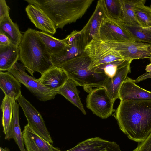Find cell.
I'll list each match as a JSON object with an SVG mask.
<instances>
[{
  "instance_id": "cell-28",
  "label": "cell",
  "mask_w": 151,
  "mask_h": 151,
  "mask_svg": "<svg viewBox=\"0 0 151 151\" xmlns=\"http://www.w3.org/2000/svg\"><path fill=\"white\" fill-rule=\"evenodd\" d=\"M132 61L131 60L114 61L100 65L94 69L97 72L104 73L109 78H112L119 69L130 64Z\"/></svg>"
},
{
  "instance_id": "cell-35",
  "label": "cell",
  "mask_w": 151,
  "mask_h": 151,
  "mask_svg": "<svg viewBox=\"0 0 151 151\" xmlns=\"http://www.w3.org/2000/svg\"><path fill=\"white\" fill-rule=\"evenodd\" d=\"M145 70L147 72H151V63L146 66Z\"/></svg>"
},
{
  "instance_id": "cell-10",
  "label": "cell",
  "mask_w": 151,
  "mask_h": 151,
  "mask_svg": "<svg viewBox=\"0 0 151 151\" xmlns=\"http://www.w3.org/2000/svg\"><path fill=\"white\" fill-rule=\"evenodd\" d=\"M65 39L70 47L60 54L51 55L54 66L60 67L65 62L84 53L86 45L81 31H73Z\"/></svg>"
},
{
  "instance_id": "cell-1",
  "label": "cell",
  "mask_w": 151,
  "mask_h": 151,
  "mask_svg": "<svg viewBox=\"0 0 151 151\" xmlns=\"http://www.w3.org/2000/svg\"><path fill=\"white\" fill-rule=\"evenodd\" d=\"M115 118L120 129L129 139L143 142L151 133V100L120 101Z\"/></svg>"
},
{
  "instance_id": "cell-32",
  "label": "cell",
  "mask_w": 151,
  "mask_h": 151,
  "mask_svg": "<svg viewBox=\"0 0 151 151\" xmlns=\"http://www.w3.org/2000/svg\"><path fill=\"white\" fill-rule=\"evenodd\" d=\"M10 8L5 0H0V22L9 16Z\"/></svg>"
},
{
  "instance_id": "cell-18",
  "label": "cell",
  "mask_w": 151,
  "mask_h": 151,
  "mask_svg": "<svg viewBox=\"0 0 151 151\" xmlns=\"http://www.w3.org/2000/svg\"><path fill=\"white\" fill-rule=\"evenodd\" d=\"M130 64L119 69L115 75L109 78L104 83L103 87L106 90L109 96L114 102L119 97L121 87L128 73L131 72Z\"/></svg>"
},
{
  "instance_id": "cell-20",
  "label": "cell",
  "mask_w": 151,
  "mask_h": 151,
  "mask_svg": "<svg viewBox=\"0 0 151 151\" xmlns=\"http://www.w3.org/2000/svg\"><path fill=\"white\" fill-rule=\"evenodd\" d=\"M19 104L15 102L14 106L13 114L9 129L5 139L9 140L14 139L20 151H26L24 148L22 132L19 119Z\"/></svg>"
},
{
  "instance_id": "cell-12",
  "label": "cell",
  "mask_w": 151,
  "mask_h": 151,
  "mask_svg": "<svg viewBox=\"0 0 151 151\" xmlns=\"http://www.w3.org/2000/svg\"><path fill=\"white\" fill-rule=\"evenodd\" d=\"M107 17L109 16L104 0H99L93 14L81 30L86 45L92 40H100L101 25L104 19Z\"/></svg>"
},
{
  "instance_id": "cell-34",
  "label": "cell",
  "mask_w": 151,
  "mask_h": 151,
  "mask_svg": "<svg viewBox=\"0 0 151 151\" xmlns=\"http://www.w3.org/2000/svg\"><path fill=\"white\" fill-rule=\"evenodd\" d=\"M151 78V72L145 73L134 80L135 83H138L145 79Z\"/></svg>"
},
{
  "instance_id": "cell-2",
  "label": "cell",
  "mask_w": 151,
  "mask_h": 151,
  "mask_svg": "<svg viewBox=\"0 0 151 151\" xmlns=\"http://www.w3.org/2000/svg\"><path fill=\"white\" fill-rule=\"evenodd\" d=\"M36 31L28 28L23 34L18 46L19 60L32 76L35 72L42 75L54 66L51 55Z\"/></svg>"
},
{
  "instance_id": "cell-31",
  "label": "cell",
  "mask_w": 151,
  "mask_h": 151,
  "mask_svg": "<svg viewBox=\"0 0 151 151\" xmlns=\"http://www.w3.org/2000/svg\"><path fill=\"white\" fill-rule=\"evenodd\" d=\"M133 151H151V133L143 142L138 143Z\"/></svg>"
},
{
  "instance_id": "cell-11",
  "label": "cell",
  "mask_w": 151,
  "mask_h": 151,
  "mask_svg": "<svg viewBox=\"0 0 151 151\" xmlns=\"http://www.w3.org/2000/svg\"><path fill=\"white\" fill-rule=\"evenodd\" d=\"M105 43L119 52L124 60L148 58L151 55L150 44L137 41Z\"/></svg>"
},
{
  "instance_id": "cell-7",
  "label": "cell",
  "mask_w": 151,
  "mask_h": 151,
  "mask_svg": "<svg viewBox=\"0 0 151 151\" xmlns=\"http://www.w3.org/2000/svg\"><path fill=\"white\" fill-rule=\"evenodd\" d=\"M114 102L104 87L93 89L86 98V107L102 119L111 115Z\"/></svg>"
},
{
  "instance_id": "cell-3",
  "label": "cell",
  "mask_w": 151,
  "mask_h": 151,
  "mask_svg": "<svg viewBox=\"0 0 151 151\" xmlns=\"http://www.w3.org/2000/svg\"><path fill=\"white\" fill-rule=\"evenodd\" d=\"M91 60L85 53L68 60L61 64V68L69 78L82 86L89 93L93 87H103L108 77L105 74L98 73L94 68H91Z\"/></svg>"
},
{
  "instance_id": "cell-6",
  "label": "cell",
  "mask_w": 151,
  "mask_h": 151,
  "mask_svg": "<svg viewBox=\"0 0 151 151\" xmlns=\"http://www.w3.org/2000/svg\"><path fill=\"white\" fill-rule=\"evenodd\" d=\"M84 53L91 60V68L101 64L124 60L119 52L100 40H92L85 47Z\"/></svg>"
},
{
  "instance_id": "cell-4",
  "label": "cell",
  "mask_w": 151,
  "mask_h": 151,
  "mask_svg": "<svg viewBox=\"0 0 151 151\" xmlns=\"http://www.w3.org/2000/svg\"><path fill=\"white\" fill-rule=\"evenodd\" d=\"M29 4L42 9L49 16L57 29H63L70 24L72 9L69 0H25Z\"/></svg>"
},
{
  "instance_id": "cell-17",
  "label": "cell",
  "mask_w": 151,
  "mask_h": 151,
  "mask_svg": "<svg viewBox=\"0 0 151 151\" xmlns=\"http://www.w3.org/2000/svg\"><path fill=\"white\" fill-rule=\"evenodd\" d=\"M68 78L61 68L54 66L45 72L37 80L45 86L57 91L63 86Z\"/></svg>"
},
{
  "instance_id": "cell-21",
  "label": "cell",
  "mask_w": 151,
  "mask_h": 151,
  "mask_svg": "<svg viewBox=\"0 0 151 151\" xmlns=\"http://www.w3.org/2000/svg\"><path fill=\"white\" fill-rule=\"evenodd\" d=\"M77 84L68 78L63 86L57 90L58 94L64 97L71 103L78 107L84 115L86 114L79 96Z\"/></svg>"
},
{
  "instance_id": "cell-5",
  "label": "cell",
  "mask_w": 151,
  "mask_h": 151,
  "mask_svg": "<svg viewBox=\"0 0 151 151\" xmlns=\"http://www.w3.org/2000/svg\"><path fill=\"white\" fill-rule=\"evenodd\" d=\"M23 64L17 62L9 71L39 100L45 101L54 99L57 91L49 88L41 83L37 79L28 75Z\"/></svg>"
},
{
  "instance_id": "cell-15",
  "label": "cell",
  "mask_w": 151,
  "mask_h": 151,
  "mask_svg": "<svg viewBox=\"0 0 151 151\" xmlns=\"http://www.w3.org/2000/svg\"><path fill=\"white\" fill-rule=\"evenodd\" d=\"M134 80L127 77L120 89V101L132 100H151V91L144 89L135 84Z\"/></svg>"
},
{
  "instance_id": "cell-24",
  "label": "cell",
  "mask_w": 151,
  "mask_h": 151,
  "mask_svg": "<svg viewBox=\"0 0 151 151\" xmlns=\"http://www.w3.org/2000/svg\"><path fill=\"white\" fill-rule=\"evenodd\" d=\"M0 32L6 35L13 45L18 47L23 34L17 24L12 21L10 16L5 18L0 22Z\"/></svg>"
},
{
  "instance_id": "cell-25",
  "label": "cell",
  "mask_w": 151,
  "mask_h": 151,
  "mask_svg": "<svg viewBox=\"0 0 151 151\" xmlns=\"http://www.w3.org/2000/svg\"><path fill=\"white\" fill-rule=\"evenodd\" d=\"M139 0H120L121 7L120 20L125 24L139 25L134 13V8Z\"/></svg>"
},
{
  "instance_id": "cell-36",
  "label": "cell",
  "mask_w": 151,
  "mask_h": 151,
  "mask_svg": "<svg viewBox=\"0 0 151 151\" xmlns=\"http://www.w3.org/2000/svg\"><path fill=\"white\" fill-rule=\"evenodd\" d=\"M0 151H10V150L6 147L3 148L1 147H0Z\"/></svg>"
},
{
  "instance_id": "cell-13",
  "label": "cell",
  "mask_w": 151,
  "mask_h": 151,
  "mask_svg": "<svg viewBox=\"0 0 151 151\" xmlns=\"http://www.w3.org/2000/svg\"><path fill=\"white\" fill-rule=\"evenodd\" d=\"M25 10L28 17L37 28L51 35L55 33L57 28L54 24L42 9L29 4Z\"/></svg>"
},
{
  "instance_id": "cell-19",
  "label": "cell",
  "mask_w": 151,
  "mask_h": 151,
  "mask_svg": "<svg viewBox=\"0 0 151 151\" xmlns=\"http://www.w3.org/2000/svg\"><path fill=\"white\" fill-rule=\"evenodd\" d=\"M20 82L9 71H0V88L5 96L15 100L22 94Z\"/></svg>"
},
{
  "instance_id": "cell-14",
  "label": "cell",
  "mask_w": 151,
  "mask_h": 151,
  "mask_svg": "<svg viewBox=\"0 0 151 151\" xmlns=\"http://www.w3.org/2000/svg\"><path fill=\"white\" fill-rule=\"evenodd\" d=\"M55 151H122L116 142L99 137L88 139L78 143L73 148L62 151L55 147Z\"/></svg>"
},
{
  "instance_id": "cell-22",
  "label": "cell",
  "mask_w": 151,
  "mask_h": 151,
  "mask_svg": "<svg viewBox=\"0 0 151 151\" xmlns=\"http://www.w3.org/2000/svg\"><path fill=\"white\" fill-rule=\"evenodd\" d=\"M36 32L51 55L60 54L70 47L65 38L59 39L42 31Z\"/></svg>"
},
{
  "instance_id": "cell-38",
  "label": "cell",
  "mask_w": 151,
  "mask_h": 151,
  "mask_svg": "<svg viewBox=\"0 0 151 151\" xmlns=\"http://www.w3.org/2000/svg\"><path fill=\"white\" fill-rule=\"evenodd\" d=\"M148 58L149 59L150 62L151 63V55Z\"/></svg>"
},
{
  "instance_id": "cell-27",
  "label": "cell",
  "mask_w": 151,
  "mask_h": 151,
  "mask_svg": "<svg viewBox=\"0 0 151 151\" xmlns=\"http://www.w3.org/2000/svg\"><path fill=\"white\" fill-rule=\"evenodd\" d=\"M145 0H139L134 8L135 18L142 28L151 27V8L144 5Z\"/></svg>"
},
{
  "instance_id": "cell-30",
  "label": "cell",
  "mask_w": 151,
  "mask_h": 151,
  "mask_svg": "<svg viewBox=\"0 0 151 151\" xmlns=\"http://www.w3.org/2000/svg\"><path fill=\"white\" fill-rule=\"evenodd\" d=\"M104 2L109 17L120 21L121 14L120 0H104Z\"/></svg>"
},
{
  "instance_id": "cell-26",
  "label": "cell",
  "mask_w": 151,
  "mask_h": 151,
  "mask_svg": "<svg viewBox=\"0 0 151 151\" xmlns=\"http://www.w3.org/2000/svg\"><path fill=\"white\" fill-rule=\"evenodd\" d=\"M15 101L10 97L5 96L2 102L1 106L2 113V124L5 135L7 134L9 129Z\"/></svg>"
},
{
  "instance_id": "cell-23",
  "label": "cell",
  "mask_w": 151,
  "mask_h": 151,
  "mask_svg": "<svg viewBox=\"0 0 151 151\" xmlns=\"http://www.w3.org/2000/svg\"><path fill=\"white\" fill-rule=\"evenodd\" d=\"M19 59L18 47L12 44L0 48V71H9L19 60Z\"/></svg>"
},
{
  "instance_id": "cell-37",
  "label": "cell",
  "mask_w": 151,
  "mask_h": 151,
  "mask_svg": "<svg viewBox=\"0 0 151 151\" xmlns=\"http://www.w3.org/2000/svg\"><path fill=\"white\" fill-rule=\"evenodd\" d=\"M143 29L151 32V27H146L142 28Z\"/></svg>"
},
{
  "instance_id": "cell-9",
  "label": "cell",
  "mask_w": 151,
  "mask_h": 151,
  "mask_svg": "<svg viewBox=\"0 0 151 151\" xmlns=\"http://www.w3.org/2000/svg\"><path fill=\"white\" fill-rule=\"evenodd\" d=\"M32 129L44 139L53 144V141L40 113L22 94L17 100Z\"/></svg>"
},
{
  "instance_id": "cell-29",
  "label": "cell",
  "mask_w": 151,
  "mask_h": 151,
  "mask_svg": "<svg viewBox=\"0 0 151 151\" xmlns=\"http://www.w3.org/2000/svg\"><path fill=\"white\" fill-rule=\"evenodd\" d=\"M121 22L123 26L130 33L135 42L151 44V32L143 29L138 25L128 24Z\"/></svg>"
},
{
  "instance_id": "cell-8",
  "label": "cell",
  "mask_w": 151,
  "mask_h": 151,
  "mask_svg": "<svg viewBox=\"0 0 151 151\" xmlns=\"http://www.w3.org/2000/svg\"><path fill=\"white\" fill-rule=\"evenodd\" d=\"M100 40L105 42H135L121 22L109 17L105 18L100 30Z\"/></svg>"
},
{
  "instance_id": "cell-16",
  "label": "cell",
  "mask_w": 151,
  "mask_h": 151,
  "mask_svg": "<svg viewBox=\"0 0 151 151\" xmlns=\"http://www.w3.org/2000/svg\"><path fill=\"white\" fill-rule=\"evenodd\" d=\"M22 134L27 151H55L52 144L36 134L28 124L25 126Z\"/></svg>"
},
{
  "instance_id": "cell-33",
  "label": "cell",
  "mask_w": 151,
  "mask_h": 151,
  "mask_svg": "<svg viewBox=\"0 0 151 151\" xmlns=\"http://www.w3.org/2000/svg\"><path fill=\"white\" fill-rule=\"evenodd\" d=\"M12 44L9 38L4 34L0 32V48Z\"/></svg>"
},
{
  "instance_id": "cell-39",
  "label": "cell",
  "mask_w": 151,
  "mask_h": 151,
  "mask_svg": "<svg viewBox=\"0 0 151 151\" xmlns=\"http://www.w3.org/2000/svg\"><path fill=\"white\" fill-rule=\"evenodd\" d=\"M150 8H151V7H150Z\"/></svg>"
}]
</instances>
